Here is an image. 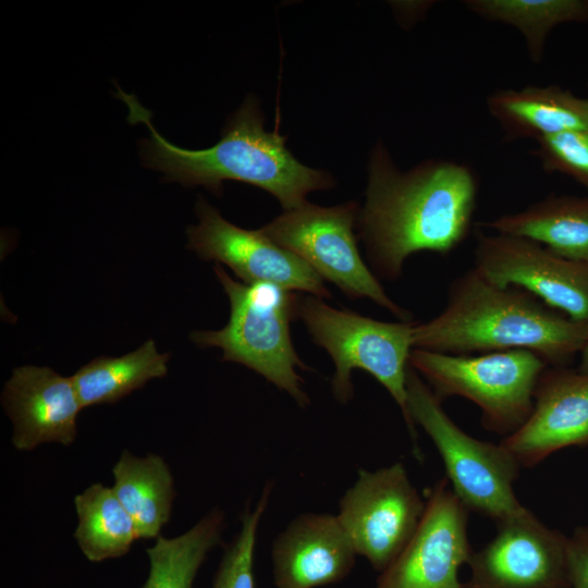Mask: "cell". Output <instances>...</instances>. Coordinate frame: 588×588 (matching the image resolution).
I'll list each match as a JSON object with an SVG mask.
<instances>
[{
	"mask_svg": "<svg viewBox=\"0 0 588 588\" xmlns=\"http://www.w3.org/2000/svg\"><path fill=\"white\" fill-rule=\"evenodd\" d=\"M74 538L85 558L101 562L125 555L139 539L137 527L112 488L93 483L74 498Z\"/></svg>",
	"mask_w": 588,
	"mask_h": 588,
	"instance_id": "21",
	"label": "cell"
},
{
	"mask_svg": "<svg viewBox=\"0 0 588 588\" xmlns=\"http://www.w3.org/2000/svg\"><path fill=\"white\" fill-rule=\"evenodd\" d=\"M487 108L507 140L588 130V98L554 85L495 90Z\"/></svg>",
	"mask_w": 588,
	"mask_h": 588,
	"instance_id": "17",
	"label": "cell"
},
{
	"mask_svg": "<svg viewBox=\"0 0 588 588\" xmlns=\"http://www.w3.org/2000/svg\"><path fill=\"white\" fill-rule=\"evenodd\" d=\"M197 225L186 230L187 248L205 260L230 267L244 283L268 282L290 291L331 297L323 279L303 259L259 230L225 220L206 199L196 203Z\"/></svg>",
	"mask_w": 588,
	"mask_h": 588,
	"instance_id": "13",
	"label": "cell"
},
{
	"mask_svg": "<svg viewBox=\"0 0 588 588\" xmlns=\"http://www.w3.org/2000/svg\"><path fill=\"white\" fill-rule=\"evenodd\" d=\"M464 4L479 16L518 29L535 62L540 61L546 40L555 26L588 21L585 0H466Z\"/></svg>",
	"mask_w": 588,
	"mask_h": 588,
	"instance_id": "23",
	"label": "cell"
},
{
	"mask_svg": "<svg viewBox=\"0 0 588 588\" xmlns=\"http://www.w3.org/2000/svg\"><path fill=\"white\" fill-rule=\"evenodd\" d=\"M425 507L405 466L396 462L375 471L359 469L336 516L356 553L381 573L408 543Z\"/></svg>",
	"mask_w": 588,
	"mask_h": 588,
	"instance_id": "9",
	"label": "cell"
},
{
	"mask_svg": "<svg viewBox=\"0 0 588 588\" xmlns=\"http://www.w3.org/2000/svg\"><path fill=\"white\" fill-rule=\"evenodd\" d=\"M112 474V489L134 520L139 539L158 538L171 517L175 497L173 476L166 461L157 454L138 457L125 450Z\"/></svg>",
	"mask_w": 588,
	"mask_h": 588,
	"instance_id": "19",
	"label": "cell"
},
{
	"mask_svg": "<svg viewBox=\"0 0 588 588\" xmlns=\"http://www.w3.org/2000/svg\"><path fill=\"white\" fill-rule=\"evenodd\" d=\"M131 123H145L150 137L142 144L144 164L162 171L164 180L203 185L220 196L224 181H238L274 196L284 211L306 203V195L334 186L327 172L306 167L285 147V137L264 128L259 101L248 96L228 119L220 140L206 149H185L168 142L151 124V113L135 96L118 87Z\"/></svg>",
	"mask_w": 588,
	"mask_h": 588,
	"instance_id": "2",
	"label": "cell"
},
{
	"mask_svg": "<svg viewBox=\"0 0 588 588\" xmlns=\"http://www.w3.org/2000/svg\"><path fill=\"white\" fill-rule=\"evenodd\" d=\"M580 372L588 375V339L580 352V362L577 368Z\"/></svg>",
	"mask_w": 588,
	"mask_h": 588,
	"instance_id": "27",
	"label": "cell"
},
{
	"mask_svg": "<svg viewBox=\"0 0 588 588\" xmlns=\"http://www.w3.org/2000/svg\"><path fill=\"white\" fill-rule=\"evenodd\" d=\"M406 391L412 421L432 440L451 489L465 507L495 524L525 513L528 509L513 487L522 467L512 454L501 443L481 441L463 431L411 366Z\"/></svg>",
	"mask_w": 588,
	"mask_h": 588,
	"instance_id": "6",
	"label": "cell"
},
{
	"mask_svg": "<svg viewBox=\"0 0 588 588\" xmlns=\"http://www.w3.org/2000/svg\"><path fill=\"white\" fill-rule=\"evenodd\" d=\"M271 489V485L266 486L255 507L246 506L242 512L240 531L224 549L211 588H255L256 539Z\"/></svg>",
	"mask_w": 588,
	"mask_h": 588,
	"instance_id": "24",
	"label": "cell"
},
{
	"mask_svg": "<svg viewBox=\"0 0 588 588\" xmlns=\"http://www.w3.org/2000/svg\"><path fill=\"white\" fill-rule=\"evenodd\" d=\"M408 363L441 402L450 396L474 402L482 427L504 438L529 417L537 382L549 366L526 350L473 355L413 348Z\"/></svg>",
	"mask_w": 588,
	"mask_h": 588,
	"instance_id": "7",
	"label": "cell"
},
{
	"mask_svg": "<svg viewBox=\"0 0 588 588\" xmlns=\"http://www.w3.org/2000/svg\"><path fill=\"white\" fill-rule=\"evenodd\" d=\"M537 143L531 152L547 172L568 175L588 189V130L563 132Z\"/></svg>",
	"mask_w": 588,
	"mask_h": 588,
	"instance_id": "25",
	"label": "cell"
},
{
	"mask_svg": "<svg viewBox=\"0 0 588 588\" xmlns=\"http://www.w3.org/2000/svg\"><path fill=\"white\" fill-rule=\"evenodd\" d=\"M213 270L229 297V321L219 330L194 331L192 341L200 347L220 348L222 360L246 366L286 392L298 406H308L297 369L309 367L299 358L290 333L299 295L268 282L235 281L219 264Z\"/></svg>",
	"mask_w": 588,
	"mask_h": 588,
	"instance_id": "4",
	"label": "cell"
},
{
	"mask_svg": "<svg viewBox=\"0 0 588 588\" xmlns=\"http://www.w3.org/2000/svg\"><path fill=\"white\" fill-rule=\"evenodd\" d=\"M567 553L571 588H588V544L575 530L568 537Z\"/></svg>",
	"mask_w": 588,
	"mask_h": 588,
	"instance_id": "26",
	"label": "cell"
},
{
	"mask_svg": "<svg viewBox=\"0 0 588 588\" xmlns=\"http://www.w3.org/2000/svg\"><path fill=\"white\" fill-rule=\"evenodd\" d=\"M478 184L466 164L428 160L402 172L382 143L370 155L357 226L375 270L394 280L419 252L446 255L467 237Z\"/></svg>",
	"mask_w": 588,
	"mask_h": 588,
	"instance_id": "1",
	"label": "cell"
},
{
	"mask_svg": "<svg viewBox=\"0 0 588 588\" xmlns=\"http://www.w3.org/2000/svg\"><path fill=\"white\" fill-rule=\"evenodd\" d=\"M12 421V445L32 451L44 443L71 445L83 408L71 377L49 367L21 366L12 371L1 394Z\"/></svg>",
	"mask_w": 588,
	"mask_h": 588,
	"instance_id": "15",
	"label": "cell"
},
{
	"mask_svg": "<svg viewBox=\"0 0 588 588\" xmlns=\"http://www.w3.org/2000/svg\"><path fill=\"white\" fill-rule=\"evenodd\" d=\"M482 225L500 234L530 240L563 258L588 266V197L549 196Z\"/></svg>",
	"mask_w": 588,
	"mask_h": 588,
	"instance_id": "18",
	"label": "cell"
},
{
	"mask_svg": "<svg viewBox=\"0 0 588 588\" xmlns=\"http://www.w3.org/2000/svg\"><path fill=\"white\" fill-rule=\"evenodd\" d=\"M468 513L446 477L439 479L428 490L415 534L381 572L375 588H461L458 571L474 552L467 532Z\"/></svg>",
	"mask_w": 588,
	"mask_h": 588,
	"instance_id": "12",
	"label": "cell"
},
{
	"mask_svg": "<svg viewBox=\"0 0 588 588\" xmlns=\"http://www.w3.org/2000/svg\"><path fill=\"white\" fill-rule=\"evenodd\" d=\"M575 531L587 542L588 544V525L577 527Z\"/></svg>",
	"mask_w": 588,
	"mask_h": 588,
	"instance_id": "28",
	"label": "cell"
},
{
	"mask_svg": "<svg viewBox=\"0 0 588 588\" xmlns=\"http://www.w3.org/2000/svg\"><path fill=\"white\" fill-rule=\"evenodd\" d=\"M587 339V324L520 287L493 284L475 268L451 283L444 309L414 329V348L444 354L526 350L549 366H567Z\"/></svg>",
	"mask_w": 588,
	"mask_h": 588,
	"instance_id": "3",
	"label": "cell"
},
{
	"mask_svg": "<svg viewBox=\"0 0 588 588\" xmlns=\"http://www.w3.org/2000/svg\"><path fill=\"white\" fill-rule=\"evenodd\" d=\"M301 318L313 341L323 347L334 364L332 392L346 404L354 394L353 369H363L381 383L396 404L420 456L416 426L407 408L406 379L409 354L414 348L416 321L384 322L347 309H336L309 295L298 299Z\"/></svg>",
	"mask_w": 588,
	"mask_h": 588,
	"instance_id": "5",
	"label": "cell"
},
{
	"mask_svg": "<svg viewBox=\"0 0 588 588\" xmlns=\"http://www.w3.org/2000/svg\"><path fill=\"white\" fill-rule=\"evenodd\" d=\"M568 537L531 511L497 523V534L468 562L461 588H571Z\"/></svg>",
	"mask_w": 588,
	"mask_h": 588,
	"instance_id": "10",
	"label": "cell"
},
{
	"mask_svg": "<svg viewBox=\"0 0 588 588\" xmlns=\"http://www.w3.org/2000/svg\"><path fill=\"white\" fill-rule=\"evenodd\" d=\"M358 212L355 203L321 207L306 201L275 217L260 231L303 259L346 296L369 298L401 321H412V314L387 295L359 254L354 233Z\"/></svg>",
	"mask_w": 588,
	"mask_h": 588,
	"instance_id": "8",
	"label": "cell"
},
{
	"mask_svg": "<svg viewBox=\"0 0 588 588\" xmlns=\"http://www.w3.org/2000/svg\"><path fill=\"white\" fill-rule=\"evenodd\" d=\"M224 513L213 509L174 538L159 536L146 550L149 573L143 588H192L208 553L221 542Z\"/></svg>",
	"mask_w": 588,
	"mask_h": 588,
	"instance_id": "22",
	"label": "cell"
},
{
	"mask_svg": "<svg viewBox=\"0 0 588 588\" xmlns=\"http://www.w3.org/2000/svg\"><path fill=\"white\" fill-rule=\"evenodd\" d=\"M522 468H531L569 446H588V375L547 366L527 420L500 442Z\"/></svg>",
	"mask_w": 588,
	"mask_h": 588,
	"instance_id": "14",
	"label": "cell"
},
{
	"mask_svg": "<svg viewBox=\"0 0 588 588\" xmlns=\"http://www.w3.org/2000/svg\"><path fill=\"white\" fill-rule=\"evenodd\" d=\"M475 269L498 286H517L588 326V266L527 238L477 234Z\"/></svg>",
	"mask_w": 588,
	"mask_h": 588,
	"instance_id": "11",
	"label": "cell"
},
{
	"mask_svg": "<svg viewBox=\"0 0 588 588\" xmlns=\"http://www.w3.org/2000/svg\"><path fill=\"white\" fill-rule=\"evenodd\" d=\"M355 548L336 515L305 513L273 541L277 588H317L343 580L353 569Z\"/></svg>",
	"mask_w": 588,
	"mask_h": 588,
	"instance_id": "16",
	"label": "cell"
},
{
	"mask_svg": "<svg viewBox=\"0 0 588 588\" xmlns=\"http://www.w3.org/2000/svg\"><path fill=\"white\" fill-rule=\"evenodd\" d=\"M169 353H159L154 340L123 356H98L72 377L83 408L115 403L148 381L168 372Z\"/></svg>",
	"mask_w": 588,
	"mask_h": 588,
	"instance_id": "20",
	"label": "cell"
}]
</instances>
